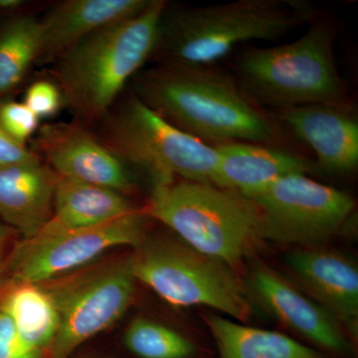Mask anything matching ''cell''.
<instances>
[{
  "mask_svg": "<svg viewBox=\"0 0 358 358\" xmlns=\"http://www.w3.org/2000/svg\"><path fill=\"white\" fill-rule=\"evenodd\" d=\"M46 355L21 338L13 320L0 308V358H45Z\"/></svg>",
  "mask_w": 358,
  "mask_h": 358,
  "instance_id": "cell-25",
  "label": "cell"
},
{
  "mask_svg": "<svg viewBox=\"0 0 358 358\" xmlns=\"http://www.w3.org/2000/svg\"><path fill=\"white\" fill-rule=\"evenodd\" d=\"M23 103L40 120L57 114L64 101L57 85L41 80L28 87Z\"/></svg>",
  "mask_w": 358,
  "mask_h": 358,
  "instance_id": "cell-24",
  "label": "cell"
},
{
  "mask_svg": "<svg viewBox=\"0 0 358 358\" xmlns=\"http://www.w3.org/2000/svg\"><path fill=\"white\" fill-rule=\"evenodd\" d=\"M138 210L110 222L76 230L43 228L31 239L11 249L1 277L11 281L44 285L89 265L117 247L136 248L145 239L148 221Z\"/></svg>",
  "mask_w": 358,
  "mask_h": 358,
  "instance_id": "cell-10",
  "label": "cell"
},
{
  "mask_svg": "<svg viewBox=\"0 0 358 358\" xmlns=\"http://www.w3.org/2000/svg\"><path fill=\"white\" fill-rule=\"evenodd\" d=\"M57 181L41 162L0 169V221L23 240L36 236L53 214Z\"/></svg>",
  "mask_w": 358,
  "mask_h": 358,
  "instance_id": "cell-17",
  "label": "cell"
},
{
  "mask_svg": "<svg viewBox=\"0 0 358 358\" xmlns=\"http://www.w3.org/2000/svg\"><path fill=\"white\" fill-rule=\"evenodd\" d=\"M58 280L51 287L44 285L59 315L49 358H69L89 339L117 324L131 307L138 282L129 255Z\"/></svg>",
  "mask_w": 358,
  "mask_h": 358,
  "instance_id": "cell-8",
  "label": "cell"
},
{
  "mask_svg": "<svg viewBox=\"0 0 358 358\" xmlns=\"http://www.w3.org/2000/svg\"><path fill=\"white\" fill-rule=\"evenodd\" d=\"M164 0H150L141 13L89 35L56 60L64 103L80 119L106 117L122 90L152 59Z\"/></svg>",
  "mask_w": 358,
  "mask_h": 358,
  "instance_id": "cell-4",
  "label": "cell"
},
{
  "mask_svg": "<svg viewBox=\"0 0 358 358\" xmlns=\"http://www.w3.org/2000/svg\"><path fill=\"white\" fill-rule=\"evenodd\" d=\"M219 358H322L286 334L245 326L220 315L206 320Z\"/></svg>",
  "mask_w": 358,
  "mask_h": 358,
  "instance_id": "cell-20",
  "label": "cell"
},
{
  "mask_svg": "<svg viewBox=\"0 0 358 358\" xmlns=\"http://www.w3.org/2000/svg\"><path fill=\"white\" fill-rule=\"evenodd\" d=\"M213 147L218 162L211 185L242 195L285 176L317 171L310 160L280 145L235 141Z\"/></svg>",
  "mask_w": 358,
  "mask_h": 358,
  "instance_id": "cell-15",
  "label": "cell"
},
{
  "mask_svg": "<svg viewBox=\"0 0 358 358\" xmlns=\"http://www.w3.org/2000/svg\"><path fill=\"white\" fill-rule=\"evenodd\" d=\"M252 296L275 320L313 345L348 355L352 346L338 320L307 294L268 268H259L249 282Z\"/></svg>",
  "mask_w": 358,
  "mask_h": 358,
  "instance_id": "cell-12",
  "label": "cell"
},
{
  "mask_svg": "<svg viewBox=\"0 0 358 358\" xmlns=\"http://www.w3.org/2000/svg\"><path fill=\"white\" fill-rule=\"evenodd\" d=\"M0 308L28 345L48 355L59 329L53 298L44 285L0 277Z\"/></svg>",
  "mask_w": 358,
  "mask_h": 358,
  "instance_id": "cell-19",
  "label": "cell"
},
{
  "mask_svg": "<svg viewBox=\"0 0 358 358\" xmlns=\"http://www.w3.org/2000/svg\"><path fill=\"white\" fill-rule=\"evenodd\" d=\"M336 26L320 14L307 31L281 46L246 47L234 60L240 88L261 109L275 113L310 105L352 107L334 58Z\"/></svg>",
  "mask_w": 358,
  "mask_h": 358,
  "instance_id": "cell-3",
  "label": "cell"
},
{
  "mask_svg": "<svg viewBox=\"0 0 358 358\" xmlns=\"http://www.w3.org/2000/svg\"><path fill=\"white\" fill-rule=\"evenodd\" d=\"M133 94L185 133L207 145H280L281 122L245 95L234 76L214 65L155 64L131 79Z\"/></svg>",
  "mask_w": 358,
  "mask_h": 358,
  "instance_id": "cell-1",
  "label": "cell"
},
{
  "mask_svg": "<svg viewBox=\"0 0 358 358\" xmlns=\"http://www.w3.org/2000/svg\"><path fill=\"white\" fill-rule=\"evenodd\" d=\"M41 162L27 145L13 140L0 124V169Z\"/></svg>",
  "mask_w": 358,
  "mask_h": 358,
  "instance_id": "cell-26",
  "label": "cell"
},
{
  "mask_svg": "<svg viewBox=\"0 0 358 358\" xmlns=\"http://www.w3.org/2000/svg\"><path fill=\"white\" fill-rule=\"evenodd\" d=\"M124 345L140 358H192L196 346L171 327L136 317L127 327Z\"/></svg>",
  "mask_w": 358,
  "mask_h": 358,
  "instance_id": "cell-22",
  "label": "cell"
},
{
  "mask_svg": "<svg viewBox=\"0 0 358 358\" xmlns=\"http://www.w3.org/2000/svg\"><path fill=\"white\" fill-rule=\"evenodd\" d=\"M285 262L310 298L331 313L343 329L357 336V266L338 253L317 248L292 252Z\"/></svg>",
  "mask_w": 358,
  "mask_h": 358,
  "instance_id": "cell-14",
  "label": "cell"
},
{
  "mask_svg": "<svg viewBox=\"0 0 358 358\" xmlns=\"http://www.w3.org/2000/svg\"><path fill=\"white\" fill-rule=\"evenodd\" d=\"M41 22L31 15L13 18L0 28V95L18 86L38 61Z\"/></svg>",
  "mask_w": 358,
  "mask_h": 358,
  "instance_id": "cell-21",
  "label": "cell"
},
{
  "mask_svg": "<svg viewBox=\"0 0 358 358\" xmlns=\"http://www.w3.org/2000/svg\"><path fill=\"white\" fill-rule=\"evenodd\" d=\"M143 211L190 248L231 268L266 240L258 206L240 193L209 183L176 180L152 186Z\"/></svg>",
  "mask_w": 358,
  "mask_h": 358,
  "instance_id": "cell-5",
  "label": "cell"
},
{
  "mask_svg": "<svg viewBox=\"0 0 358 358\" xmlns=\"http://www.w3.org/2000/svg\"><path fill=\"white\" fill-rule=\"evenodd\" d=\"M106 145L152 186L176 180L209 183L217 166L215 148L185 133L134 94L103 117Z\"/></svg>",
  "mask_w": 358,
  "mask_h": 358,
  "instance_id": "cell-6",
  "label": "cell"
},
{
  "mask_svg": "<svg viewBox=\"0 0 358 358\" xmlns=\"http://www.w3.org/2000/svg\"><path fill=\"white\" fill-rule=\"evenodd\" d=\"M274 115L315 152L317 171L334 174L357 171L358 122L353 106H303Z\"/></svg>",
  "mask_w": 358,
  "mask_h": 358,
  "instance_id": "cell-13",
  "label": "cell"
},
{
  "mask_svg": "<svg viewBox=\"0 0 358 358\" xmlns=\"http://www.w3.org/2000/svg\"><path fill=\"white\" fill-rule=\"evenodd\" d=\"M262 214L265 239L317 248L338 235L355 212L350 194L292 174L247 193Z\"/></svg>",
  "mask_w": 358,
  "mask_h": 358,
  "instance_id": "cell-9",
  "label": "cell"
},
{
  "mask_svg": "<svg viewBox=\"0 0 358 358\" xmlns=\"http://www.w3.org/2000/svg\"><path fill=\"white\" fill-rule=\"evenodd\" d=\"M23 2L21 0H0V8L6 9H15L17 7L22 6Z\"/></svg>",
  "mask_w": 358,
  "mask_h": 358,
  "instance_id": "cell-28",
  "label": "cell"
},
{
  "mask_svg": "<svg viewBox=\"0 0 358 358\" xmlns=\"http://www.w3.org/2000/svg\"><path fill=\"white\" fill-rule=\"evenodd\" d=\"M39 121L23 102L10 101L0 105V124L13 140L22 145L37 133Z\"/></svg>",
  "mask_w": 358,
  "mask_h": 358,
  "instance_id": "cell-23",
  "label": "cell"
},
{
  "mask_svg": "<svg viewBox=\"0 0 358 358\" xmlns=\"http://www.w3.org/2000/svg\"><path fill=\"white\" fill-rule=\"evenodd\" d=\"M308 0H238L209 6H171L160 17L155 64L215 65L238 45L274 41L320 15Z\"/></svg>",
  "mask_w": 358,
  "mask_h": 358,
  "instance_id": "cell-2",
  "label": "cell"
},
{
  "mask_svg": "<svg viewBox=\"0 0 358 358\" xmlns=\"http://www.w3.org/2000/svg\"><path fill=\"white\" fill-rule=\"evenodd\" d=\"M131 272L178 308L204 306L247 322L252 308L230 267L169 239H145L129 255Z\"/></svg>",
  "mask_w": 358,
  "mask_h": 358,
  "instance_id": "cell-7",
  "label": "cell"
},
{
  "mask_svg": "<svg viewBox=\"0 0 358 358\" xmlns=\"http://www.w3.org/2000/svg\"><path fill=\"white\" fill-rule=\"evenodd\" d=\"M150 0H67L40 20L42 45L39 63L56 61L80 41L113 23L133 17Z\"/></svg>",
  "mask_w": 358,
  "mask_h": 358,
  "instance_id": "cell-16",
  "label": "cell"
},
{
  "mask_svg": "<svg viewBox=\"0 0 358 358\" xmlns=\"http://www.w3.org/2000/svg\"><path fill=\"white\" fill-rule=\"evenodd\" d=\"M37 131L35 154L42 155L47 166L60 178L103 186L124 195L134 189L128 164L82 127L58 122L44 124Z\"/></svg>",
  "mask_w": 358,
  "mask_h": 358,
  "instance_id": "cell-11",
  "label": "cell"
},
{
  "mask_svg": "<svg viewBox=\"0 0 358 358\" xmlns=\"http://www.w3.org/2000/svg\"><path fill=\"white\" fill-rule=\"evenodd\" d=\"M136 210L138 209L121 192L58 176L53 214L45 227L53 230L84 229Z\"/></svg>",
  "mask_w": 358,
  "mask_h": 358,
  "instance_id": "cell-18",
  "label": "cell"
},
{
  "mask_svg": "<svg viewBox=\"0 0 358 358\" xmlns=\"http://www.w3.org/2000/svg\"><path fill=\"white\" fill-rule=\"evenodd\" d=\"M10 243V229L8 226L0 221V277L3 274L7 259L11 250H9Z\"/></svg>",
  "mask_w": 358,
  "mask_h": 358,
  "instance_id": "cell-27",
  "label": "cell"
}]
</instances>
